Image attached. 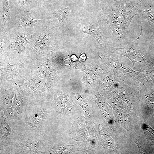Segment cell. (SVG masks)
Here are the masks:
<instances>
[{
    "label": "cell",
    "instance_id": "1",
    "mask_svg": "<svg viewBox=\"0 0 154 154\" xmlns=\"http://www.w3.org/2000/svg\"><path fill=\"white\" fill-rule=\"evenodd\" d=\"M7 145L9 154H46L51 143L42 132L13 130Z\"/></svg>",
    "mask_w": 154,
    "mask_h": 154
},
{
    "label": "cell",
    "instance_id": "2",
    "mask_svg": "<svg viewBox=\"0 0 154 154\" xmlns=\"http://www.w3.org/2000/svg\"><path fill=\"white\" fill-rule=\"evenodd\" d=\"M0 33V40L6 54L11 57L23 58L26 55L25 47L32 38V27H16Z\"/></svg>",
    "mask_w": 154,
    "mask_h": 154
},
{
    "label": "cell",
    "instance_id": "3",
    "mask_svg": "<svg viewBox=\"0 0 154 154\" xmlns=\"http://www.w3.org/2000/svg\"><path fill=\"white\" fill-rule=\"evenodd\" d=\"M48 101L37 102L14 123L18 129L43 133L52 105Z\"/></svg>",
    "mask_w": 154,
    "mask_h": 154
},
{
    "label": "cell",
    "instance_id": "4",
    "mask_svg": "<svg viewBox=\"0 0 154 154\" xmlns=\"http://www.w3.org/2000/svg\"><path fill=\"white\" fill-rule=\"evenodd\" d=\"M32 38L28 49L35 56L48 54L55 44L54 34L46 27L42 25L32 27Z\"/></svg>",
    "mask_w": 154,
    "mask_h": 154
},
{
    "label": "cell",
    "instance_id": "5",
    "mask_svg": "<svg viewBox=\"0 0 154 154\" xmlns=\"http://www.w3.org/2000/svg\"><path fill=\"white\" fill-rule=\"evenodd\" d=\"M74 121L70 136L76 141L82 142L95 148L97 140L92 117H78Z\"/></svg>",
    "mask_w": 154,
    "mask_h": 154
},
{
    "label": "cell",
    "instance_id": "6",
    "mask_svg": "<svg viewBox=\"0 0 154 154\" xmlns=\"http://www.w3.org/2000/svg\"><path fill=\"white\" fill-rule=\"evenodd\" d=\"M142 25L138 37L134 40L130 41L127 45L122 48L109 47L107 49L109 52L117 54L120 56H124L128 58L132 62L134 69L135 64L139 62L144 64L148 67L153 69L154 64L151 61L147 50L139 48L134 45L135 42L139 39L142 33Z\"/></svg>",
    "mask_w": 154,
    "mask_h": 154
},
{
    "label": "cell",
    "instance_id": "7",
    "mask_svg": "<svg viewBox=\"0 0 154 154\" xmlns=\"http://www.w3.org/2000/svg\"><path fill=\"white\" fill-rule=\"evenodd\" d=\"M100 56L110 67L119 73L131 77L140 83H153L152 78L148 74L134 70L120 59L103 54H101Z\"/></svg>",
    "mask_w": 154,
    "mask_h": 154
},
{
    "label": "cell",
    "instance_id": "8",
    "mask_svg": "<svg viewBox=\"0 0 154 154\" xmlns=\"http://www.w3.org/2000/svg\"><path fill=\"white\" fill-rule=\"evenodd\" d=\"M30 11L12 10L11 18L6 25L7 30L19 27H32L52 22L50 19L35 20L30 17Z\"/></svg>",
    "mask_w": 154,
    "mask_h": 154
},
{
    "label": "cell",
    "instance_id": "9",
    "mask_svg": "<svg viewBox=\"0 0 154 154\" xmlns=\"http://www.w3.org/2000/svg\"><path fill=\"white\" fill-rule=\"evenodd\" d=\"M99 21L93 17L84 19L80 24V31L94 37L100 46L106 48L105 40L102 33L99 27Z\"/></svg>",
    "mask_w": 154,
    "mask_h": 154
},
{
    "label": "cell",
    "instance_id": "10",
    "mask_svg": "<svg viewBox=\"0 0 154 154\" xmlns=\"http://www.w3.org/2000/svg\"><path fill=\"white\" fill-rule=\"evenodd\" d=\"M80 151L83 153H92L93 149L84 142H79L74 145H69L64 143L53 144L48 147L47 154L71 153Z\"/></svg>",
    "mask_w": 154,
    "mask_h": 154
},
{
    "label": "cell",
    "instance_id": "11",
    "mask_svg": "<svg viewBox=\"0 0 154 154\" xmlns=\"http://www.w3.org/2000/svg\"><path fill=\"white\" fill-rule=\"evenodd\" d=\"M121 74L110 67L106 70L102 76L101 87L106 90H117L121 79Z\"/></svg>",
    "mask_w": 154,
    "mask_h": 154
},
{
    "label": "cell",
    "instance_id": "12",
    "mask_svg": "<svg viewBox=\"0 0 154 154\" xmlns=\"http://www.w3.org/2000/svg\"><path fill=\"white\" fill-rule=\"evenodd\" d=\"M139 90L142 101L146 107L147 113L154 111V83H140Z\"/></svg>",
    "mask_w": 154,
    "mask_h": 154
},
{
    "label": "cell",
    "instance_id": "13",
    "mask_svg": "<svg viewBox=\"0 0 154 154\" xmlns=\"http://www.w3.org/2000/svg\"><path fill=\"white\" fill-rule=\"evenodd\" d=\"M72 13L70 6L52 11V14L58 19V22L56 26L49 29L52 30L55 28L58 27L61 30L64 29L72 22Z\"/></svg>",
    "mask_w": 154,
    "mask_h": 154
},
{
    "label": "cell",
    "instance_id": "14",
    "mask_svg": "<svg viewBox=\"0 0 154 154\" xmlns=\"http://www.w3.org/2000/svg\"><path fill=\"white\" fill-rule=\"evenodd\" d=\"M11 9L30 11L40 3L39 0H9Z\"/></svg>",
    "mask_w": 154,
    "mask_h": 154
},
{
    "label": "cell",
    "instance_id": "15",
    "mask_svg": "<svg viewBox=\"0 0 154 154\" xmlns=\"http://www.w3.org/2000/svg\"><path fill=\"white\" fill-rule=\"evenodd\" d=\"M9 0H0V33L6 32L5 27L11 18V8L9 5Z\"/></svg>",
    "mask_w": 154,
    "mask_h": 154
},
{
    "label": "cell",
    "instance_id": "16",
    "mask_svg": "<svg viewBox=\"0 0 154 154\" xmlns=\"http://www.w3.org/2000/svg\"><path fill=\"white\" fill-rule=\"evenodd\" d=\"M2 112H0V144L7 145L10 140L13 131L5 121L6 119H5V117Z\"/></svg>",
    "mask_w": 154,
    "mask_h": 154
},
{
    "label": "cell",
    "instance_id": "17",
    "mask_svg": "<svg viewBox=\"0 0 154 154\" xmlns=\"http://www.w3.org/2000/svg\"><path fill=\"white\" fill-rule=\"evenodd\" d=\"M96 102L105 118L108 122L112 121V114L111 108L106 100L98 94L97 95V99Z\"/></svg>",
    "mask_w": 154,
    "mask_h": 154
},
{
    "label": "cell",
    "instance_id": "18",
    "mask_svg": "<svg viewBox=\"0 0 154 154\" xmlns=\"http://www.w3.org/2000/svg\"><path fill=\"white\" fill-rule=\"evenodd\" d=\"M151 1L145 5L142 15L148 22L154 24V3Z\"/></svg>",
    "mask_w": 154,
    "mask_h": 154
},
{
    "label": "cell",
    "instance_id": "19",
    "mask_svg": "<svg viewBox=\"0 0 154 154\" xmlns=\"http://www.w3.org/2000/svg\"><path fill=\"white\" fill-rule=\"evenodd\" d=\"M151 27V35L148 41L147 50L151 61L154 64V25L148 22Z\"/></svg>",
    "mask_w": 154,
    "mask_h": 154
},
{
    "label": "cell",
    "instance_id": "20",
    "mask_svg": "<svg viewBox=\"0 0 154 154\" xmlns=\"http://www.w3.org/2000/svg\"><path fill=\"white\" fill-rule=\"evenodd\" d=\"M139 71L143 72L150 76L153 80V83H154V66L153 69H151L147 70H144L141 69H140L139 70Z\"/></svg>",
    "mask_w": 154,
    "mask_h": 154
},
{
    "label": "cell",
    "instance_id": "21",
    "mask_svg": "<svg viewBox=\"0 0 154 154\" xmlns=\"http://www.w3.org/2000/svg\"><path fill=\"white\" fill-rule=\"evenodd\" d=\"M40 4L43 5H45L54 4L59 2L61 0H39Z\"/></svg>",
    "mask_w": 154,
    "mask_h": 154
},
{
    "label": "cell",
    "instance_id": "22",
    "mask_svg": "<svg viewBox=\"0 0 154 154\" xmlns=\"http://www.w3.org/2000/svg\"><path fill=\"white\" fill-rule=\"evenodd\" d=\"M150 121L151 124L154 126V113L150 119Z\"/></svg>",
    "mask_w": 154,
    "mask_h": 154
},
{
    "label": "cell",
    "instance_id": "23",
    "mask_svg": "<svg viewBox=\"0 0 154 154\" xmlns=\"http://www.w3.org/2000/svg\"><path fill=\"white\" fill-rule=\"evenodd\" d=\"M89 0H84V2H85V3H86V2H88Z\"/></svg>",
    "mask_w": 154,
    "mask_h": 154
}]
</instances>
